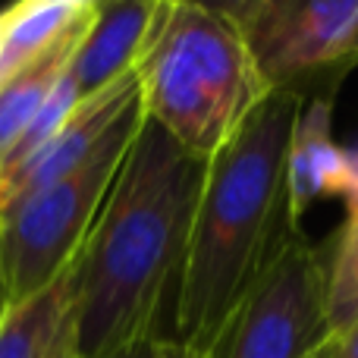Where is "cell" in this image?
<instances>
[{"label": "cell", "mask_w": 358, "mask_h": 358, "mask_svg": "<svg viewBox=\"0 0 358 358\" xmlns=\"http://www.w3.org/2000/svg\"><path fill=\"white\" fill-rule=\"evenodd\" d=\"M201 179L204 164L142 120L73 264L69 343L79 358L164 340L161 315L176 305Z\"/></svg>", "instance_id": "cell-1"}, {"label": "cell", "mask_w": 358, "mask_h": 358, "mask_svg": "<svg viewBox=\"0 0 358 358\" xmlns=\"http://www.w3.org/2000/svg\"><path fill=\"white\" fill-rule=\"evenodd\" d=\"M305 98L273 88L233 142L204 164L176 286L170 340L214 352L289 227L286 157Z\"/></svg>", "instance_id": "cell-2"}, {"label": "cell", "mask_w": 358, "mask_h": 358, "mask_svg": "<svg viewBox=\"0 0 358 358\" xmlns=\"http://www.w3.org/2000/svg\"><path fill=\"white\" fill-rule=\"evenodd\" d=\"M145 120L208 164L273 92L248 38L229 19L170 0L151 22L136 60Z\"/></svg>", "instance_id": "cell-3"}, {"label": "cell", "mask_w": 358, "mask_h": 358, "mask_svg": "<svg viewBox=\"0 0 358 358\" xmlns=\"http://www.w3.org/2000/svg\"><path fill=\"white\" fill-rule=\"evenodd\" d=\"M142 120V101L136 98L79 167L0 214V258L10 302L48 289L76 264Z\"/></svg>", "instance_id": "cell-4"}, {"label": "cell", "mask_w": 358, "mask_h": 358, "mask_svg": "<svg viewBox=\"0 0 358 358\" xmlns=\"http://www.w3.org/2000/svg\"><path fill=\"white\" fill-rule=\"evenodd\" d=\"M327 340V252L286 229L210 358H311Z\"/></svg>", "instance_id": "cell-5"}, {"label": "cell", "mask_w": 358, "mask_h": 358, "mask_svg": "<svg viewBox=\"0 0 358 358\" xmlns=\"http://www.w3.org/2000/svg\"><path fill=\"white\" fill-rule=\"evenodd\" d=\"M245 38L271 88L334 98L355 66L358 0H267Z\"/></svg>", "instance_id": "cell-6"}, {"label": "cell", "mask_w": 358, "mask_h": 358, "mask_svg": "<svg viewBox=\"0 0 358 358\" xmlns=\"http://www.w3.org/2000/svg\"><path fill=\"white\" fill-rule=\"evenodd\" d=\"M138 98V82L136 69L113 85L101 88V92L88 94L76 104V110L66 117V123L41 145L31 157H25L16 167L0 170V214L29 192L41 189V185L54 182V179L66 176L76 170L110 132V126L123 117V110Z\"/></svg>", "instance_id": "cell-7"}, {"label": "cell", "mask_w": 358, "mask_h": 358, "mask_svg": "<svg viewBox=\"0 0 358 358\" xmlns=\"http://www.w3.org/2000/svg\"><path fill=\"white\" fill-rule=\"evenodd\" d=\"M334 101L330 94L308 98L299 110L286 157V217L302 229V217L324 198H340L346 148L334 138Z\"/></svg>", "instance_id": "cell-8"}, {"label": "cell", "mask_w": 358, "mask_h": 358, "mask_svg": "<svg viewBox=\"0 0 358 358\" xmlns=\"http://www.w3.org/2000/svg\"><path fill=\"white\" fill-rule=\"evenodd\" d=\"M92 19H94V10L82 13L57 41H50L41 54L31 57L29 63H22L16 73L0 82V167L13 157L19 138L25 136L31 120L41 113L50 92H54L57 82L69 69Z\"/></svg>", "instance_id": "cell-9"}, {"label": "cell", "mask_w": 358, "mask_h": 358, "mask_svg": "<svg viewBox=\"0 0 358 358\" xmlns=\"http://www.w3.org/2000/svg\"><path fill=\"white\" fill-rule=\"evenodd\" d=\"M73 324V267L48 289L13 302L0 321V358H54L69 343Z\"/></svg>", "instance_id": "cell-10"}, {"label": "cell", "mask_w": 358, "mask_h": 358, "mask_svg": "<svg viewBox=\"0 0 358 358\" xmlns=\"http://www.w3.org/2000/svg\"><path fill=\"white\" fill-rule=\"evenodd\" d=\"M330 336L358 324V214H349L327 252Z\"/></svg>", "instance_id": "cell-11"}, {"label": "cell", "mask_w": 358, "mask_h": 358, "mask_svg": "<svg viewBox=\"0 0 358 358\" xmlns=\"http://www.w3.org/2000/svg\"><path fill=\"white\" fill-rule=\"evenodd\" d=\"M185 3H195V6H201V10H210V13H217V16L229 19L236 29L248 31L252 22L258 19V13L264 10L267 0H185Z\"/></svg>", "instance_id": "cell-12"}, {"label": "cell", "mask_w": 358, "mask_h": 358, "mask_svg": "<svg viewBox=\"0 0 358 358\" xmlns=\"http://www.w3.org/2000/svg\"><path fill=\"white\" fill-rule=\"evenodd\" d=\"M340 198L346 201V217L358 214V138L346 148V170H343Z\"/></svg>", "instance_id": "cell-13"}, {"label": "cell", "mask_w": 358, "mask_h": 358, "mask_svg": "<svg viewBox=\"0 0 358 358\" xmlns=\"http://www.w3.org/2000/svg\"><path fill=\"white\" fill-rule=\"evenodd\" d=\"M330 355L334 358H358V324L343 334L330 336Z\"/></svg>", "instance_id": "cell-14"}, {"label": "cell", "mask_w": 358, "mask_h": 358, "mask_svg": "<svg viewBox=\"0 0 358 358\" xmlns=\"http://www.w3.org/2000/svg\"><path fill=\"white\" fill-rule=\"evenodd\" d=\"M164 340H145V343H132V346H123L117 352L104 355V358H155L157 349H161Z\"/></svg>", "instance_id": "cell-15"}, {"label": "cell", "mask_w": 358, "mask_h": 358, "mask_svg": "<svg viewBox=\"0 0 358 358\" xmlns=\"http://www.w3.org/2000/svg\"><path fill=\"white\" fill-rule=\"evenodd\" d=\"M155 358H210V355L198 352V349H192V346H182V343H176V340H164Z\"/></svg>", "instance_id": "cell-16"}, {"label": "cell", "mask_w": 358, "mask_h": 358, "mask_svg": "<svg viewBox=\"0 0 358 358\" xmlns=\"http://www.w3.org/2000/svg\"><path fill=\"white\" fill-rule=\"evenodd\" d=\"M25 3H31V6H60V10L82 13V10H94L98 0H25Z\"/></svg>", "instance_id": "cell-17"}, {"label": "cell", "mask_w": 358, "mask_h": 358, "mask_svg": "<svg viewBox=\"0 0 358 358\" xmlns=\"http://www.w3.org/2000/svg\"><path fill=\"white\" fill-rule=\"evenodd\" d=\"M10 289H6V277H3V258H0V321H3L6 308H10Z\"/></svg>", "instance_id": "cell-18"}, {"label": "cell", "mask_w": 358, "mask_h": 358, "mask_svg": "<svg viewBox=\"0 0 358 358\" xmlns=\"http://www.w3.org/2000/svg\"><path fill=\"white\" fill-rule=\"evenodd\" d=\"M311 358H334V355H330V340H327V343H324V346H321V349H317V352H315V355H311Z\"/></svg>", "instance_id": "cell-19"}, {"label": "cell", "mask_w": 358, "mask_h": 358, "mask_svg": "<svg viewBox=\"0 0 358 358\" xmlns=\"http://www.w3.org/2000/svg\"><path fill=\"white\" fill-rule=\"evenodd\" d=\"M3 35H6V10H0V48H3Z\"/></svg>", "instance_id": "cell-20"}, {"label": "cell", "mask_w": 358, "mask_h": 358, "mask_svg": "<svg viewBox=\"0 0 358 358\" xmlns=\"http://www.w3.org/2000/svg\"><path fill=\"white\" fill-rule=\"evenodd\" d=\"M54 358H79V355H76V352H73V349H60V352H57Z\"/></svg>", "instance_id": "cell-21"}, {"label": "cell", "mask_w": 358, "mask_h": 358, "mask_svg": "<svg viewBox=\"0 0 358 358\" xmlns=\"http://www.w3.org/2000/svg\"><path fill=\"white\" fill-rule=\"evenodd\" d=\"M352 57H355V63H358V38H355V54Z\"/></svg>", "instance_id": "cell-22"}]
</instances>
